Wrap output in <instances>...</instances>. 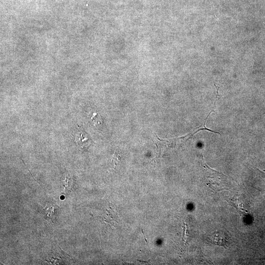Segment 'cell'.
<instances>
[{"label":"cell","mask_w":265,"mask_h":265,"mask_svg":"<svg viewBox=\"0 0 265 265\" xmlns=\"http://www.w3.org/2000/svg\"><path fill=\"white\" fill-rule=\"evenodd\" d=\"M202 165L207 185L214 192L228 190L230 183L227 176L210 168L203 157Z\"/></svg>","instance_id":"cell-1"},{"label":"cell","mask_w":265,"mask_h":265,"mask_svg":"<svg viewBox=\"0 0 265 265\" xmlns=\"http://www.w3.org/2000/svg\"><path fill=\"white\" fill-rule=\"evenodd\" d=\"M227 201L237 210L242 219L249 215L247 202L244 196L240 195H235L233 197L227 199Z\"/></svg>","instance_id":"cell-2"},{"label":"cell","mask_w":265,"mask_h":265,"mask_svg":"<svg viewBox=\"0 0 265 265\" xmlns=\"http://www.w3.org/2000/svg\"><path fill=\"white\" fill-rule=\"evenodd\" d=\"M208 238L209 241L212 244L223 246L225 248H227L231 240L228 234L223 231L214 232L210 235Z\"/></svg>","instance_id":"cell-3"},{"label":"cell","mask_w":265,"mask_h":265,"mask_svg":"<svg viewBox=\"0 0 265 265\" xmlns=\"http://www.w3.org/2000/svg\"><path fill=\"white\" fill-rule=\"evenodd\" d=\"M65 253L63 251L60 249L59 247H58L57 252H54L53 251H52V252L50 254V256H48L49 262L52 263V264H54L55 262L57 260L58 264H60L62 262L64 261L65 260H68L69 257L67 256L66 254L61 255Z\"/></svg>","instance_id":"cell-4"},{"label":"cell","mask_w":265,"mask_h":265,"mask_svg":"<svg viewBox=\"0 0 265 265\" xmlns=\"http://www.w3.org/2000/svg\"><path fill=\"white\" fill-rule=\"evenodd\" d=\"M76 141L78 145L82 148L85 146H88L90 143L88 137L82 132H80L76 135Z\"/></svg>","instance_id":"cell-5"},{"label":"cell","mask_w":265,"mask_h":265,"mask_svg":"<svg viewBox=\"0 0 265 265\" xmlns=\"http://www.w3.org/2000/svg\"><path fill=\"white\" fill-rule=\"evenodd\" d=\"M92 121L95 126L100 125L103 123V120L99 114L95 112L91 118Z\"/></svg>","instance_id":"cell-6"},{"label":"cell","mask_w":265,"mask_h":265,"mask_svg":"<svg viewBox=\"0 0 265 265\" xmlns=\"http://www.w3.org/2000/svg\"><path fill=\"white\" fill-rule=\"evenodd\" d=\"M120 159V156L119 152L116 150L113 155V158L112 159V163L114 164V167L116 165L117 161Z\"/></svg>","instance_id":"cell-7"},{"label":"cell","mask_w":265,"mask_h":265,"mask_svg":"<svg viewBox=\"0 0 265 265\" xmlns=\"http://www.w3.org/2000/svg\"><path fill=\"white\" fill-rule=\"evenodd\" d=\"M256 169L258 171V173L260 174V175L262 177L265 178V172L261 171V170L257 168H256Z\"/></svg>","instance_id":"cell-8"}]
</instances>
